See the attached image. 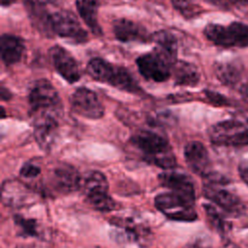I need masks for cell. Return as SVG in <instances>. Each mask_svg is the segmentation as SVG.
Here are the masks:
<instances>
[{
    "instance_id": "cell-1",
    "label": "cell",
    "mask_w": 248,
    "mask_h": 248,
    "mask_svg": "<svg viewBox=\"0 0 248 248\" xmlns=\"http://www.w3.org/2000/svg\"><path fill=\"white\" fill-rule=\"evenodd\" d=\"M131 142L148 163L167 170L176 166L175 156L165 137L149 130H140L131 137Z\"/></svg>"
},
{
    "instance_id": "cell-2",
    "label": "cell",
    "mask_w": 248,
    "mask_h": 248,
    "mask_svg": "<svg viewBox=\"0 0 248 248\" xmlns=\"http://www.w3.org/2000/svg\"><path fill=\"white\" fill-rule=\"evenodd\" d=\"M87 74L95 80L108 83L120 90L139 94L141 88L131 73L124 67L115 66L103 58H92L86 67Z\"/></svg>"
},
{
    "instance_id": "cell-3",
    "label": "cell",
    "mask_w": 248,
    "mask_h": 248,
    "mask_svg": "<svg viewBox=\"0 0 248 248\" xmlns=\"http://www.w3.org/2000/svg\"><path fill=\"white\" fill-rule=\"evenodd\" d=\"M111 234L120 242L133 243L141 248L151 245L153 234L150 228L140 218L134 216H113L109 220Z\"/></svg>"
},
{
    "instance_id": "cell-4",
    "label": "cell",
    "mask_w": 248,
    "mask_h": 248,
    "mask_svg": "<svg viewBox=\"0 0 248 248\" xmlns=\"http://www.w3.org/2000/svg\"><path fill=\"white\" fill-rule=\"evenodd\" d=\"M79 189L85 202L94 209L108 212L116 208V202L108 194V182L104 173L91 170L81 176Z\"/></svg>"
},
{
    "instance_id": "cell-5",
    "label": "cell",
    "mask_w": 248,
    "mask_h": 248,
    "mask_svg": "<svg viewBox=\"0 0 248 248\" xmlns=\"http://www.w3.org/2000/svg\"><path fill=\"white\" fill-rule=\"evenodd\" d=\"M203 33L207 40L220 46H248V25L241 22H232L228 26L210 23Z\"/></svg>"
},
{
    "instance_id": "cell-6",
    "label": "cell",
    "mask_w": 248,
    "mask_h": 248,
    "mask_svg": "<svg viewBox=\"0 0 248 248\" xmlns=\"http://www.w3.org/2000/svg\"><path fill=\"white\" fill-rule=\"evenodd\" d=\"M154 204L160 212L174 221L192 222L198 217L195 202L172 192L156 196Z\"/></svg>"
},
{
    "instance_id": "cell-7",
    "label": "cell",
    "mask_w": 248,
    "mask_h": 248,
    "mask_svg": "<svg viewBox=\"0 0 248 248\" xmlns=\"http://www.w3.org/2000/svg\"><path fill=\"white\" fill-rule=\"evenodd\" d=\"M28 103L33 114L41 112L54 113L60 106V97L55 87L47 79H39L32 83L28 93Z\"/></svg>"
},
{
    "instance_id": "cell-8",
    "label": "cell",
    "mask_w": 248,
    "mask_h": 248,
    "mask_svg": "<svg viewBox=\"0 0 248 248\" xmlns=\"http://www.w3.org/2000/svg\"><path fill=\"white\" fill-rule=\"evenodd\" d=\"M212 143L217 145H244L248 144V129L236 120H225L212 125L208 130Z\"/></svg>"
},
{
    "instance_id": "cell-9",
    "label": "cell",
    "mask_w": 248,
    "mask_h": 248,
    "mask_svg": "<svg viewBox=\"0 0 248 248\" xmlns=\"http://www.w3.org/2000/svg\"><path fill=\"white\" fill-rule=\"evenodd\" d=\"M81 176L71 165L59 164L49 172L46 179V187L56 194H69L79 189Z\"/></svg>"
},
{
    "instance_id": "cell-10",
    "label": "cell",
    "mask_w": 248,
    "mask_h": 248,
    "mask_svg": "<svg viewBox=\"0 0 248 248\" xmlns=\"http://www.w3.org/2000/svg\"><path fill=\"white\" fill-rule=\"evenodd\" d=\"M53 34L77 44L87 41V33L80 25L78 17L70 11H59L51 14Z\"/></svg>"
},
{
    "instance_id": "cell-11",
    "label": "cell",
    "mask_w": 248,
    "mask_h": 248,
    "mask_svg": "<svg viewBox=\"0 0 248 248\" xmlns=\"http://www.w3.org/2000/svg\"><path fill=\"white\" fill-rule=\"evenodd\" d=\"M73 110L85 118L100 119L104 116L105 108L97 94L85 87L78 88L70 97Z\"/></svg>"
},
{
    "instance_id": "cell-12",
    "label": "cell",
    "mask_w": 248,
    "mask_h": 248,
    "mask_svg": "<svg viewBox=\"0 0 248 248\" xmlns=\"http://www.w3.org/2000/svg\"><path fill=\"white\" fill-rule=\"evenodd\" d=\"M136 63L139 72L147 80L163 82L171 75V65L155 50L139 56Z\"/></svg>"
},
{
    "instance_id": "cell-13",
    "label": "cell",
    "mask_w": 248,
    "mask_h": 248,
    "mask_svg": "<svg viewBox=\"0 0 248 248\" xmlns=\"http://www.w3.org/2000/svg\"><path fill=\"white\" fill-rule=\"evenodd\" d=\"M48 55L55 71L69 83H74L80 78L78 64L66 48L53 46L49 48Z\"/></svg>"
},
{
    "instance_id": "cell-14",
    "label": "cell",
    "mask_w": 248,
    "mask_h": 248,
    "mask_svg": "<svg viewBox=\"0 0 248 248\" xmlns=\"http://www.w3.org/2000/svg\"><path fill=\"white\" fill-rule=\"evenodd\" d=\"M35 200L32 190L16 179L5 180L2 184V203L11 208H19L30 204Z\"/></svg>"
},
{
    "instance_id": "cell-15",
    "label": "cell",
    "mask_w": 248,
    "mask_h": 248,
    "mask_svg": "<svg viewBox=\"0 0 248 248\" xmlns=\"http://www.w3.org/2000/svg\"><path fill=\"white\" fill-rule=\"evenodd\" d=\"M34 137L39 146L47 151L53 145L57 132L58 123L54 113L41 112L34 114Z\"/></svg>"
},
{
    "instance_id": "cell-16",
    "label": "cell",
    "mask_w": 248,
    "mask_h": 248,
    "mask_svg": "<svg viewBox=\"0 0 248 248\" xmlns=\"http://www.w3.org/2000/svg\"><path fill=\"white\" fill-rule=\"evenodd\" d=\"M184 158L195 173L207 177L213 172L208 151L202 142L194 140L187 143L184 147Z\"/></svg>"
},
{
    "instance_id": "cell-17",
    "label": "cell",
    "mask_w": 248,
    "mask_h": 248,
    "mask_svg": "<svg viewBox=\"0 0 248 248\" xmlns=\"http://www.w3.org/2000/svg\"><path fill=\"white\" fill-rule=\"evenodd\" d=\"M158 179L161 185L170 189V192L195 202V186L191 177L187 174L174 170H166L159 174Z\"/></svg>"
},
{
    "instance_id": "cell-18",
    "label": "cell",
    "mask_w": 248,
    "mask_h": 248,
    "mask_svg": "<svg viewBox=\"0 0 248 248\" xmlns=\"http://www.w3.org/2000/svg\"><path fill=\"white\" fill-rule=\"evenodd\" d=\"M218 185L220 184L210 182L205 184L203 187L204 196L225 211L233 215L239 214L244 207L239 198Z\"/></svg>"
},
{
    "instance_id": "cell-19",
    "label": "cell",
    "mask_w": 248,
    "mask_h": 248,
    "mask_svg": "<svg viewBox=\"0 0 248 248\" xmlns=\"http://www.w3.org/2000/svg\"><path fill=\"white\" fill-rule=\"evenodd\" d=\"M112 31L115 38L124 43L128 42H141L145 43L151 40L145 28L130 19L119 18L114 20Z\"/></svg>"
},
{
    "instance_id": "cell-20",
    "label": "cell",
    "mask_w": 248,
    "mask_h": 248,
    "mask_svg": "<svg viewBox=\"0 0 248 248\" xmlns=\"http://www.w3.org/2000/svg\"><path fill=\"white\" fill-rule=\"evenodd\" d=\"M24 6L32 25L45 36L50 37L53 34L51 26V15L43 0H24Z\"/></svg>"
},
{
    "instance_id": "cell-21",
    "label": "cell",
    "mask_w": 248,
    "mask_h": 248,
    "mask_svg": "<svg viewBox=\"0 0 248 248\" xmlns=\"http://www.w3.org/2000/svg\"><path fill=\"white\" fill-rule=\"evenodd\" d=\"M0 48L3 63L7 66H11L20 61L25 46L19 37L11 34H3L0 40Z\"/></svg>"
},
{
    "instance_id": "cell-22",
    "label": "cell",
    "mask_w": 248,
    "mask_h": 248,
    "mask_svg": "<svg viewBox=\"0 0 248 248\" xmlns=\"http://www.w3.org/2000/svg\"><path fill=\"white\" fill-rule=\"evenodd\" d=\"M151 40L156 45L154 50L172 66L177 61V41L175 37L166 30H160L151 35Z\"/></svg>"
},
{
    "instance_id": "cell-23",
    "label": "cell",
    "mask_w": 248,
    "mask_h": 248,
    "mask_svg": "<svg viewBox=\"0 0 248 248\" xmlns=\"http://www.w3.org/2000/svg\"><path fill=\"white\" fill-rule=\"evenodd\" d=\"M171 75L174 83L182 86H195L201 78L198 68L194 64L183 60H177L172 64Z\"/></svg>"
},
{
    "instance_id": "cell-24",
    "label": "cell",
    "mask_w": 248,
    "mask_h": 248,
    "mask_svg": "<svg viewBox=\"0 0 248 248\" xmlns=\"http://www.w3.org/2000/svg\"><path fill=\"white\" fill-rule=\"evenodd\" d=\"M76 7L80 17L95 35H102L98 22L99 0H77Z\"/></svg>"
},
{
    "instance_id": "cell-25",
    "label": "cell",
    "mask_w": 248,
    "mask_h": 248,
    "mask_svg": "<svg viewBox=\"0 0 248 248\" xmlns=\"http://www.w3.org/2000/svg\"><path fill=\"white\" fill-rule=\"evenodd\" d=\"M214 73L223 84L234 86L242 77V67L236 62H218L214 65Z\"/></svg>"
},
{
    "instance_id": "cell-26",
    "label": "cell",
    "mask_w": 248,
    "mask_h": 248,
    "mask_svg": "<svg viewBox=\"0 0 248 248\" xmlns=\"http://www.w3.org/2000/svg\"><path fill=\"white\" fill-rule=\"evenodd\" d=\"M14 222L17 232L22 236L42 238L44 235L43 228L36 219L27 218L20 214H16L14 216Z\"/></svg>"
},
{
    "instance_id": "cell-27",
    "label": "cell",
    "mask_w": 248,
    "mask_h": 248,
    "mask_svg": "<svg viewBox=\"0 0 248 248\" xmlns=\"http://www.w3.org/2000/svg\"><path fill=\"white\" fill-rule=\"evenodd\" d=\"M204 213L209 225L219 233H226L229 231V223L222 216V214L211 204H203Z\"/></svg>"
},
{
    "instance_id": "cell-28",
    "label": "cell",
    "mask_w": 248,
    "mask_h": 248,
    "mask_svg": "<svg viewBox=\"0 0 248 248\" xmlns=\"http://www.w3.org/2000/svg\"><path fill=\"white\" fill-rule=\"evenodd\" d=\"M173 8L185 18L191 19L198 16L202 8L194 0H171Z\"/></svg>"
},
{
    "instance_id": "cell-29",
    "label": "cell",
    "mask_w": 248,
    "mask_h": 248,
    "mask_svg": "<svg viewBox=\"0 0 248 248\" xmlns=\"http://www.w3.org/2000/svg\"><path fill=\"white\" fill-rule=\"evenodd\" d=\"M19 173L20 176L25 179H33L39 176V174L41 173V168L34 163L28 162L21 167Z\"/></svg>"
},
{
    "instance_id": "cell-30",
    "label": "cell",
    "mask_w": 248,
    "mask_h": 248,
    "mask_svg": "<svg viewBox=\"0 0 248 248\" xmlns=\"http://www.w3.org/2000/svg\"><path fill=\"white\" fill-rule=\"evenodd\" d=\"M204 94L206 95L207 99L213 103V104H216V105H228L229 104V101L221 94L219 93H216V92H213V91H208V90H205L204 91Z\"/></svg>"
},
{
    "instance_id": "cell-31",
    "label": "cell",
    "mask_w": 248,
    "mask_h": 248,
    "mask_svg": "<svg viewBox=\"0 0 248 248\" xmlns=\"http://www.w3.org/2000/svg\"><path fill=\"white\" fill-rule=\"evenodd\" d=\"M238 172L241 179L248 185V160H243L238 166Z\"/></svg>"
},
{
    "instance_id": "cell-32",
    "label": "cell",
    "mask_w": 248,
    "mask_h": 248,
    "mask_svg": "<svg viewBox=\"0 0 248 248\" xmlns=\"http://www.w3.org/2000/svg\"><path fill=\"white\" fill-rule=\"evenodd\" d=\"M185 248H210V246L206 243L205 240L202 239V238H198L195 239L191 242H189Z\"/></svg>"
},
{
    "instance_id": "cell-33",
    "label": "cell",
    "mask_w": 248,
    "mask_h": 248,
    "mask_svg": "<svg viewBox=\"0 0 248 248\" xmlns=\"http://www.w3.org/2000/svg\"><path fill=\"white\" fill-rule=\"evenodd\" d=\"M240 95L242 97V99L248 104V83H245L243 85H241L240 89H239Z\"/></svg>"
},
{
    "instance_id": "cell-34",
    "label": "cell",
    "mask_w": 248,
    "mask_h": 248,
    "mask_svg": "<svg viewBox=\"0 0 248 248\" xmlns=\"http://www.w3.org/2000/svg\"><path fill=\"white\" fill-rule=\"evenodd\" d=\"M1 98L2 100H8L11 98V93L9 92V90L7 88H5L4 86L1 87Z\"/></svg>"
},
{
    "instance_id": "cell-35",
    "label": "cell",
    "mask_w": 248,
    "mask_h": 248,
    "mask_svg": "<svg viewBox=\"0 0 248 248\" xmlns=\"http://www.w3.org/2000/svg\"><path fill=\"white\" fill-rule=\"evenodd\" d=\"M16 248H42V247L36 244H19Z\"/></svg>"
},
{
    "instance_id": "cell-36",
    "label": "cell",
    "mask_w": 248,
    "mask_h": 248,
    "mask_svg": "<svg viewBox=\"0 0 248 248\" xmlns=\"http://www.w3.org/2000/svg\"><path fill=\"white\" fill-rule=\"evenodd\" d=\"M16 0H1V5L2 7H8L10 5H12L13 3H15Z\"/></svg>"
},
{
    "instance_id": "cell-37",
    "label": "cell",
    "mask_w": 248,
    "mask_h": 248,
    "mask_svg": "<svg viewBox=\"0 0 248 248\" xmlns=\"http://www.w3.org/2000/svg\"><path fill=\"white\" fill-rule=\"evenodd\" d=\"M224 248H240L239 246H237L236 244H234V243H232V242H229V243H227L226 245H225V247Z\"/></svg>"
},
{
    "instance_id": "cell-38",
    "label": "cell",
    "mask_w": 248,
    "mask_h": 248,
    "mask_svg": "<svg viewBox=\"0 0 248 248\" xmlns=\"http://www.w3.org/2000/svg\"><path fill=\"white\" fill-rule=\"evenodd\" d=\"M239 2H241V3H243V4H245V5H247L248 6V0H238Z\"/></svg>"
},
{
    "instance_id": "cell-39",
    "label": "cell",
    "mask_w": 248,
    "mask_h": 248,
    "mask_svg": "<svg viewBox=\"0 0 248 248\" xmlns=\"http://www.w3.org/2000/svg\"><path fill=\"white\" fill-rule=\"evenodd\" d=\"M90 248H102V247H98V246H94V247H90Z\"/></svg>"
}]
</instances>
